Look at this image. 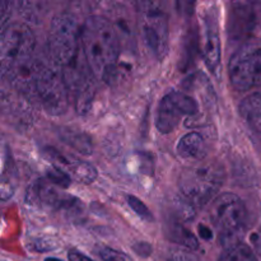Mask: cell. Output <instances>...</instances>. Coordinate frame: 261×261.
I'll use <instances>...</instances> for the list:
<instances>
[{
  "instance_id": "obj_1",
  "label": "cell",
  "mask_w": 261,
  "mask_h": 261,
  "mask_svg": "<svg viewBox=\"0 0 261 261\" xmlns=\"http://www.w3.org/2000/svg\"><path fill=\"white\" fill-rule=\"evenodd\" d=\"M81 42L92 74L101 81H111L121 50L116 27L101 15H91L81 27Z\"/></svg>"
},
{
  "instance_id": "obj_12",
  "label": "cell",
  "mask_w": 261,
  "mask_h": 261,
  "mask_svg": "<svg viewBox=\"0 0 261 261\" xmlns=\"http://www.w3.org/2000/svg\"><path fill=\"white\" fill-rule=\"evenodd\" d=\"M255 25L254 10L247 4H233L228 20V35L232 41H242L252 32Z\"/></svg>"
},
{
  "instance_id": "obj_11",
  "label": "cell",
  "mask_w": 261,
  "mask_h": 261,
  "mask_svg": "<svg viewBox=\"0 0 261 261\" xmlns=\"http://www.w3.org/2000/svg\"><path fill=\"white\" fill-rule=\"evenodd\" d=\"M206 13L205 18L203 20V31H204V46H203V56L205 65L212 73H218L221 68L222 60V47H221V36H219L218 20H217L216 12Z\"/></svg>"
},
{
  "instance_id": "obj_25",
  "label": "cell",
  "mask_w": 261,
  "mask_h": 261,
  "mask_svg": "<svg viewBox=\"0 0 261 261\" xmlns=\"http://www.w3.org/2000/svg\"><path fill=\"white\" fill-rule=\"evenodd\" d=\"M68 257L70 261H94L93 259L88 257L86 254H83V252H81L76 249L69 250Z\"/></svg>"
},
{
  "instance_id": "obj_6",
  "label": "cell",
  "mask_w": 261,
  "mask_h": 261,
  "mask_svg": "<svg viewBox=\"0 0 261 261\" xmlns=\"http://www.w3.org/2000/svg\"><path fill=\"white\" fill-rule=\"evenodd\" d=\"M36 96L47 114L53 116L63 115L68 110L70 93L63 71L56 64L43 65L37 83Z\"/></svg>"
},
{
  "instance_id": "obj_9",
  "label": "cell",
  "mask_w": 261,
  "mask_h": 261,
  "mask_svg": "<svg viewBox=\"0 0 261 261\" xmlns=\"http://www.w3.org/2000/svg\"><path fill=\"white\" fill-rule=\"evenodd\" d=\"M28 205L40 211H65L73 212L81 209V201L74 196L61 195L59 190H56L55 185L48 182L46 178H38L35 182L31 184L25 195Z\"/></svg>"
},
{
  "instance_id": "obj_15",
  "label": "cell",
  "mask_w": 261,
  "mask_h": 261,
  "mask_svg": "<svg viewBox=\"0 0 261 261\" xmlns=\"http://www.w3.org/2000/svg\"><path fill=\"white\" fill-rule=\"evenodd\" d=\"M165 233L170 241L181 245V246L191 250V251L199 247L198 239L190 229L186 228L185 224L176 223V222H167L165 227Z\"/></svg>"
},
{
  "instance_id": "obj_10",
  "label": "cell",
  "mask_w": 261,
  "mask_h": 261,
  "mask_svg": "<svg viewBox=\"0 0 261 261\" xmlns=\"http://www.w3.org/2000/svg\"><path fill=\"white\" fill-rule=\"evenodd\" d=\"M42 154L54 166H58L61 170L68 172L70 177H73L78 182L89 185V184L96 181L97 175H98L96 167L92 166L91 163L86 162V161H82L79 158L73 157V155L63 154L53 147H46L42 150Z\"/></svg>"
},
{
  "instance_id": "obj_2",
  "label": "cell",
  "mask_w": 261,
  "mask_h": 261,
  "mask_svg": "<svg viewBox=\"0 0 261 261\" xmlns=\"http://www.w3.org/2000/svg\"><path fill=\"white\" fill-rule=\"evenodd\" d=\"M224 178V170L219 163H196L182 171L178 178V189L194 208H200L213 200L223 186Z\"/></svg>"
},
{
  "instance_id": "obj_7",
  "label": "cell",
  "mask_w": 261,
  "mask_h": 261,
  "mask_svg": "<svg viewBox=\"0 0 261 261\" xmlns=\"http://www.w3.org/2000/svg\"><path fill=\"white\" fill-rule=\"evenodd\" d=\"M228 75L237 91H249L261 86V46L246 45L232 55Z\"/></svg>"
},
{
  "instance_id": "obj_20",
  "label": "cell",
  "mask_w": 261,
  "mask_h": 261,
  "mask_svg": "<svg viewBox=\"0 0 261 261\" xmlns=\"http://www.w3.org/2000/svg\"><path fill=\"white\" fill-rule=\"evenodd\" d=\"M46 180L61 189H68L71 184L70 175L64 170H61L60 167L54 165L46 171Z\"/></svg>"
},
{
  "instance_id": "obj_23",
  "label": "cell",
  "mask_w": 261,
  "mask_h": 261,
  "mask_svg": "<svg viewBox=\"0 0 261 261\" xmlns=\"http://www.w3.org/2000/svg\"><path fill=\"white\" fill-rule=\"evenodd\" d=\"M98 255L103 261H130L126 255L110 247H101L98 250Z\"/></svg>"
},
{
  "instance_id": "obj_27",
  "label": "cell",
  "mask_w": 261,
  "mask_h": 261,
  "mask_svg": "<svg viewBox=\"0 0 261 261\" xmlns=\"http://www.w3.org/2000/svg\"><path fill=\"white\" fill-rule=\"evenodd\" d=\"M199 234H200L203 239L205 240H211L212 237H213V232H212L211 228H208V227L205 226H199Z\"/></svg>"
},
{
  "instance_id": "obj_21",
  "label": "cell",
  "mask_w": 261,
  "mask_h": 261,
  "mask_svg": "<svg viewBox=\"0 0 261 261\" xmlns=\"http://www.w3.org/2000/svg\"><path fill=\"white\" fill-rule=\"evenodd\" d=\"M126 201L127 204H129L130 208L133 209V212H134L142 221L148 222V223H152V222L154 221V217H153L152 212L149 211V208H148L139 198H137V196L134 195H127Z\"/></svg>"
},
{
  "instance_id": "obj_8",
  "label": "cell",
  "mask_w": 261,
  "mask_h": 261,
  "mask_svg": "<svg viewBox=\"0 0 261 261\" xmlns=\"http://www.w3.org/2000/svg\"><path fill=\"white\" fill-rule=\"evenodd\" d=\"M198 102L184 92H170L161 99L155 114V127L162 134H168L177 127L186 116L198 114Z\"/></svg>"
},
{
  "instance_id": "obj_4",
  "label": "cell",
  "mask_w": 261,
  "mask_h": 261,
  "mask_svg": "<svg viewBox=\"0 0 261 261\" xmlns=\"http://www.w3.org/2000/svg\"><path fill=\"white\" fill-rule=\"evenodd\" d=\"M139 25L143 41L154 58L163 59L168 51V18L160 3L144 2L138 4Z\"/></svg>"
},
{
  "instance_id": "obj_22",
  "label": "cell",
  "mask_w": 261,
  "mask_h": 261,
  "mask_svg": "<svg viewBox=\"0 0 261 261\" xmlns=\"http://www.w3.org/2000/svg\"><path fill=\"white\" fill-rule=\"evenodd\" d=\"M167 261H200L199 257L189 249H175L170 251Z\"/></svg>"
},
{
  "instance_id": "obj_28",
  "label": "cell",
  "mask_w": 261,
  "mask_h": 261,
  "mask_svg": "<svg viewBox=\"0 0 261 261\" xmlns=\"http://www.w3.org/2000/svg\"><path fill=\"white\" fill-rule=\"evenodd\" d=\"M45 261H61V260L56 259V257H47V259H45Z\"/></svg>"
},
{
  "instance_id": "obj_16",
  "label": "cell",
  "mask_w": 261,
  "mask_h": 261,
  "mask_svg": "<svg viewBox=\"0 0 261 261\" xmlns=\"http://www.w3.org/2000/svg\"><path fill=\"white\" fill-rule=\"evenodd\" d=\"M18 182V171L9 152L4 153V163H3L2 186H0V195L2 200L5 201L13 196Z\"/></svg>"
},
{
  "instance_id": "obj_19",
  "label": "cell",
  "mask_w": 261,
  "mask_h": 261,
  "mask_svg": "<svg viewBox=\"0 0 261 261\" xmlns=\"http://www.w3.org/2000/svg\"><path fill=\"white\" fill-rule=\"evenodd\" d=\"M219 261H257L254 250L241 241L224 249Z\"/></svg>"
},
{
  "instance_id": "obj_5",
  "label": "cell",
  "mask_w": 261,
  "mask_h": 261,
  "mask_svg": "<svg viewBox=\"0 0 261 261\" xmlns=\"http://www.w3.org/2000/svg\"><path fill=\"white\" fill-rule=\"evenodd\" d=\"M35 43V35L23 23H9L2 30L0 61L3 75L22 61L33 58Z\"/></svg>"
},
{
  "instance_id": "obj_17",
  "label": "cell",
  "mask_w": 261,
  "mask_h": 261,
  "mask_svg": "<svg viewBox=\"0 0 261 261\" xmlns=\"http://www.w3.org/2000/svg\"><path fill=\"white\" fill-rule=\"evenodd\" d=\"M59 137L65 144L70 145L73 149L82 154L88 155L93 150L91 137L83 132H76L74 129H69V127H61L59 132Z\"/></svg>"
},
{
  "instance_id": "obj_14",
  "label": "cell",
  "mask_w": 261,
  "mask_h": 261,
  "mask_svg": "<svg viewBox=\"0 0 261 261\" xmlns=\"http://www.w3.org/2000/svg\"><path fill=\"white\" fill-rule=\"evenodd\" d=\"M240 115L252 129L261 133V92L250 94L242 99Z\"/></svg>"
},
{
  "instance_id": "obj_3",
  "label": "cell",
  "mask_w": 261,
  "mask_h": 261,
  "mask_svg": "<svg viewBox=\"0 0 261 261\" xmlns=\"http://www.w3.org/2000/svg\"><path fill=\"white\" fill-rule=\"evenodd\" d=\"M209 216L226 247L240 242L239 237L246 231L249 213L239 196L232 193L217 196L212 203Z\"/></svg>"
},
{
  "instance_id": "obj_26",
  "label": "cell",
  "mask_w": 261,
  "mask_h": 261,
  "mask_svg": "<svg viewBox=\"0 0 261 261\" xmlns=\"http://www.w3.org/2000/svg\"><path fill=\"white\" fill-rule=\"evenodd\" d=\"M251 242L252 245H254L255 251H256L261 256V226L254 232V233H252Z\"/></svg>"
},
{
  "instance_id": "obj_24",
  "label": "cell",
  "mask_w": 261,
  "mask_h": 261,
  "mask_svg": "<svg viewBox=\"0 0 261 261\" xmlns=\"http://www.w3.org/2000/svg\"><path fill=\"white\" fill-rule=\"evenodd\" d=\"M133 250L135 251V254L142 257H148L152 254V246L148 242H138L133 246Z\"/></svg>"
},
{
  "instance_id": "obj_18",
  "label": "cell",
  "mask_w": 261,
  "mask_h": 261,
  "mask_svg": "<svg viewBox=\"0 0 261 261\" xmlns=\"http://www.w3.org/2000/svg\"><path fill=\"white\" fill-rule=\"evenodd\" d=\"M168 222L185 224L195 217V208L182 195L175 198L168 204Z\"/></svg>"
},
{
  "instance_id": "obj_13",
  "label": "cell",
  "mask_w": 261,
  "mask_h": 261,
  "mask_svg": "<svg viewBox=\"0 0 261 261\" xmlns=\"http://www.w3.org/2000/svg\"><path fill=\"white\" fill-rule=\"evenodd\" d=\"M177 154L182 160L191 161V162H198L205 157L206 153V144L204 140L203 135L199 133L191 132L184 135L177 143Z\"/></svg>"
}]
</instances>
